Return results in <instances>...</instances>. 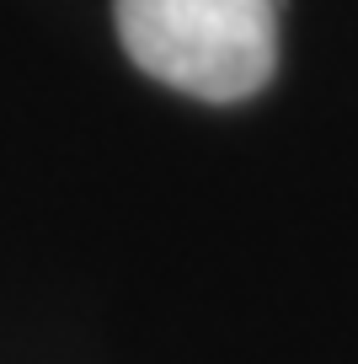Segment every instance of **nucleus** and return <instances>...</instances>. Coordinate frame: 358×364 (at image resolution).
I'll list each match as a JSON object with an SVG mask.
<instances>
[{
	"mask_svg": "<svg viewBox=\"0 0 358 364\" xmlns=\"http://www.w3.org/2000/svg\"><path fill=\"white\" fill-rule=\"evenodd\" d=\"M118 38L145 75L241 102L268 86L278 54V0H112Z\"/></svg>",
	"mask_w": 358,
	"mask_h": 364,
	"instance_id": "nucleus-1",
	"label": "nucleus"
}]
</instances>
